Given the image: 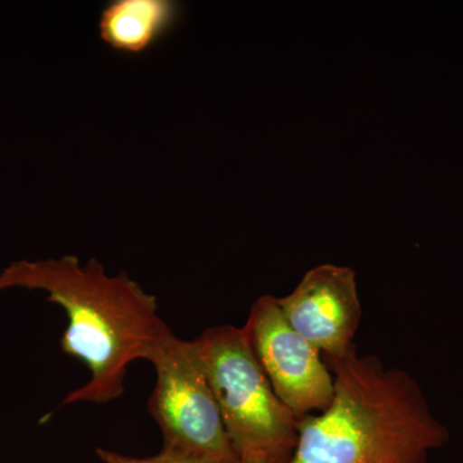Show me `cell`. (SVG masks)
I'll return each mask as SVG.
<instances>
[{
    "instance_id": "52a82bcc",
    "label": "cell",
    "mask_w": 463,
    "mask_h": 463,
    "mask_svg": "<svg viewBox=\"0 0 463 463\" xmlns=\"http://www.w3.org/2000/svg\"><path fill=\"white\" fill-rule=\"evenodd\" d=\"M181 17L182 5L175 0H112L100 14L99 36L112 50L145 53L172 33Z\"/></svg>"
},
{
    "instance_id": "3957f363",
    "label": "cell",
    "mask_w": 463,
    "mask_h": 463,
    "mask_svg": "<svg viewBox=\"0 0 463 463\" xmlns=\"http://www.w3.org/2000/svg\"><path fill=\"white\" fill-rule=\"evenodd\" d=\"M192 343L237 455L288 463L300 420L277 397L243 328L215 326Z\"/></svg>"
},
{
    "instance_id": "ba28073f",
    "label": "cell",
    "mask_w": 463,
    "mask_h": 463,
    "mask_svg": "<svg viewBox=\"0 0 463 463\" xmlns=\"http://www.w3.org/2000/svg\"><path fill=\"white\" fill-rule=\"evenodd\" d=\"M100 461L103 463H210L199 457L185 455L178 450L166 449L163 448L156 456L139 457L125 456L114 450L97 449Z\"/></svg>"
},
{
    "instance_id": "5b68a950",
    "label": "cell",
    "mask_w": 463,
    "mask_h": 463,
    "mask_svg": "<svg viewBox=\"0 0 463 463\" xmlns=\"http://www.w3.org/2000/svg\"><path fill=\"white\" fill-rule=\"evenodd\" d=\"M242 328L277 397L298 420L330 405L334 374L321 352L289 325L279 298H258Z\"/></svg>"
},
{
    "instance_id": "6da1fadb",
    "label": "cell",
    "mask_w": 463,
    "mask_h": 463,
    "mask_svg": "<svg viewBox=\"0 0 463 463\" xmlns=\"http://www.w3.org/2000/svg\"><path fill=\"white\" fill-rule=\"evenodd\" d=\"M42 289L65 309L69 325L61 339L65 354L84 362L90 381L67 395L62 405L105 404L123 397L128 367L147 361L169 326L157 315V301L127 273L109 276L97 259L81 265L75 255L18 261L0 273V291Z\"/></svg>"
},
{
    "instance_id": "8992f818",
    "label": "cell",
    "mask_w": 463,
    "mask_h": 463,
    "mask_svg": "<svg viewBox=\"0 0 463 463\" xmlns=\"http://www.w3.org/2000/svg\"><path fill=\"white\" fill-rule=\"evenodd\" d=\"M283 316L295 331L327 359H341L354 349L361 326L354 270L323 264L309 270L288 297L279 298Z\"/></svg>"
},
{
    "instance_id": "7a4b0ae2",
    "label": "cell",
    "mask_w": 463,
    "mask_h": 463,
    "mask_svg": "<svg viewBox=\"0 0 463 463\" xmlns=\"http://www.w3.org/2000/svg\"><path fill=\"white\" fill-rule=\"evenodd\" d=\"M326 364L334 398L298 421L288 463H428L430 452L449 440L421 386L402 368L359 355L356 347Z\"/></svg>"
},
{
    "instance_id": "277c9868",
    "label": "cell",
    "mask_w": 463,
    "mask_h": 463,
    "mask_svg": "<svg viewBox=\"0 0 463 463\" xmlns=\"http://www.w3.org/2000/svg\"><path fill=\"white\" fill-rule=\"evenodd\" d=\"M156 383L148 411L163 434V448L210 463H239L194 343L167 330L149 353Z\"/></svg>"
},
{
    "instance_id": "9c48e42d",
    "label": "cell",
    "mask_w": 463,
    "mask_h": 463,
    "mask_svg": "<svg viewBox=\"0 0 463 463\" xmlns=\"http://www.w3.org/2000/svg\"><path fill=\"white\" fill-rule=\"evenodd\" d=\"M239 463H268L264 457L258 455L241 456Z\"/></svg>"
}]
</instances>
